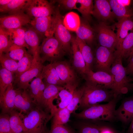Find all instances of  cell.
I'll use <instances>...</instances> for the list:
<instances>
[{
  "instance_id": "29",
  "label": "cell",
  "mask_w": 133,
  "mask_h": 133,
  "mask_svg": "<svg viewBox=\"0 0 133 133\" xmlns=\"http://www.w3.org/2000/svg\"><path fill=\"white\" fill-rule=\"evenodd\" d=\"M36 62L33 56L27 52L23 57L18 62L17 69L15 73V81L21 74L30 69Z\"/></svg>"
},
{
  "instance_id": "6",
  "label": "cell",
  "mask_w": 133,
  "mask_h": 133,
  "mask_svg": "<svg viewBox=\"0 0 133 133\" xmlns=\"http://www.w3.org/2000/svg\"><path fill=\"white\" fill-rule=\"evenodd\" d=\"M53 32L55 38L61 44L66 53L72 52L71 41L72 36L64 25L62 17L58 9L53 16Z\"/></svg>"
},
{
  "instance_id": "36",
  "label": "cell",
  "mask_w": 133,
  "mask_h": 133,
  "mask_svg": "<svg viewBox=\"0 0 133 133\" xmlns=\"http://www.w3.org/2000/svg\"><path fill=\"white\" fill-rule=\"evenodd\" d=\"M13 74L6 69L1 67L0 70V97L2 96L8 86L12 83Z\"/></svg>"
},
{
  "instance_id": "19",
  "label": "cell",
  "mask_w": 133,
  "mask_h": 133,
  "mask_svg": "<svg viewBox=\"0 0 133 133\" xmlns=\"http://www.w3.org/2000/svg\"><path fill=\"white\" fill-rule=\"evenodd\" d=\"M38 35V33L32 27L26 30L24 35L25 40L29 47L30 50L36 62L40 61V40Z\"/></svg>"
},
{
  "instance_id": "24",
  "label": "cell",
  "mask_w": 133,
  "mask_h": 133,
  "mask_svg": "<svg viewBox=\"0 0 133 133\" xmlns=\"http://www.w3.org/2000/svg\"><path fill=\"white\" fill-rule=\"evenodd\" d=\"M117 45L116 50L119 47L124 39L129 34V32L133 30V21L130 18L121 19L116 24Z\"/></svg>"
},
{
  "instance_id": "49",
  "label": "cell",
  "mask_w": 133,
  "mask_h": 133,
  "mask_svg": "<svg viewBox=\"0 0 133 133\" xmlns=\"http://www.w3.org/2000/svg\"><path fill=\"white\" fill-rule=\"evenodd\" d=\"M11 0H0V7L4 6L9 3L11 1Z\"/></svg>"
},
{
  "instance_id": "44",
  "label": "cell",
  "mask_w": 133,
  "mask_h": 133,
  "mask_svg": "<svg viewBox=\"0 0 133 133\" xmlns=\"http://www.w3.org/2000/svg\"><path fill=\"white\" fill-rule=\"evenodd\" d=\"M48 133H75L74 131L64 125L52 124L51 129Z\"/></svg>"
},
{
  "instance_id": "18",
  "label": "cell",
  "mask_w": 133,
  "mask_h": 133,
  "mask_svg": "<svg viewBox=\"0 0 133 133\" xmlns=\"http://www.w3.org/2000/svg\"><path fill=\"white\" fill-rule=\"evenodd\" d=\"M109 0H94L92 15L98 19L105 21L112 19L114 15Z\"/></svg>"
},
{
  "instance_id": "8",
  "label": "cell",
  "mask_w": 133,
  "mask_h": 133,
  "mask_svg": "<svg viewBox=\"0 0 133 133\" xmlns=\"http://www.w3.org/2000/svg\"><path fill=\"white\" fill-rule=\"evenodd\" d=\"M96 30L98 40L100 46L115 52L117 45L116 33L103 22L99 24L97 27Z\"/></svg>"
},
{
  "instance_id": "41",
  "label": "cell",
  "mask_w": 133,
  "mask_h": 133,
  "mask_svg": "<svg viewBox=\"0 0 133 133\" xmlns=\"http://www.w3.org/2000/svg\"><path fill=\"white\" fill-rule=\"evenodd\" d=\"M1 67L11 72L13 74L16 72L18 67V62L3 53L0 56Z\"/></svg>"
},
{
  "instance_id": "47",
  "label": "cell",
  "mask_w": 133,
  "mask_h": 133,
  "mask_svg": "<svg viewBox=\"0 0 133 133\" xmlns=\"http://www.w3.org/2000/svg\"><path fill=\"white\" fill-rule=\"evenodd\" d=\"M101 133H115L113 131L108 127L104 126Z\"/></svg>"
},
{
  "instance_id": "52",
  "label": "cell",
  "mask_w": 133,
  "mask_h": 133,
  "mask_svg": "<svg viewBox=\"0 0 133 133\" xmlns=\"http://www.w3.org/2000/svg\"><path fill=\"white\" fill-rule=\"evenodd\" d=\"M27 133V132H24V133Z\"/></svg>"
},
{
  "instance_id": "23",
  "label": "cell",
  "mask_w": 133,
  "mask_h": 133,
  "mask_svg": "<svg viewBox=\"0 0 133 133\" xmlns=\"http://www.w3.org/2000/svg\"><path fill=\"white\" fill-rule=\"evenodd\" d=\"M115 117L123 123L131 122L133 118V100L123 102L115 112Z\"/></svg>"
},
{
  "instance_id": "34",
  "label": "cell",
  "mask_w": 133,
  "mask_h": 133,
  "mask_svg": "<svg viewBox=\"0 0 133 133\" xmlns=\"http://www.w3.org/2000/svg\"><path fill=\"white\" fill-rule=\"evenodd\" d=\"M133 47V30L129 33L122 41L119 47L114 53L123 58H127Z\"/></svg>"
},
{
  "instance_id": "12",
  "label": "cell",
  "mask_w": 133,
  "mask_h": 133,
  "mask_svg": "<svg viewBox=\"0 0 133 133\" xmlns=\"http://www.w3.org/2000/svg\"><path fill=\"white\" fill-rule=\"evenodd\" d=\"M31 17L24 13L1 17L0 27L7 30L17 29L30 23Z\"/></svg>"
},
{
  "instance_id": "15",
  "label": "cell",
  "mask_w": 133,
  "mask_h": 133,
  "mask_svg": "<svg viewBox=\"0 0 133 133\" xmlns=\"http://www.w3.org/2000/svg\"><path fill=\"white\" fill-rule=\"evenodd\" d=\"M43 66L41 62H36L30 69L21 74L15 81L18 89L27 90L29 83L34 78L37 77L41 74Z\"/></svg>"
},
{
  "instance_id": "32",
  "label": "cell",
  "mask_w": 133,
  "mask_h": 133,
  "mask_svg": "<svg viewBox=\"0 0 133 133\" xmlns=\"http://www.w3.org/2000/svg\"><path fill=\"white\" fill-rule=\"evenodd\" d=\"M77 87L65 86V88L60 91L58 94L61 101L58 104V109L67 107L71 100L74 91Z\"/></svg>"
},
{
  "instance_id": "39",
  "label": "cell",
  "mask_w": 133,
  "mask_h": 133,
  "mask_svg": "<svg viewBox=\"0 0 133 133\" xmlns=\"http://www.w3.org/2000/svg\"><path fill=\"white\" fill-rule=\"evenodd\" d=\"M104 126H101L93 124L82 122L77 127L78 133H101Z\"/></svg>"
},
{
  "instance_id": "14",
  "label": "cell",
  "mask_w": 133,
  "mask_h": 133,
  "mask_svg": "<svg viewBox=\"0 0 133 133\" xmlns=\"http://www.w3.org/2000/svg\"><path fill=\"white\" fill-rule=\"evenodd\" d=\"M14 109L21 113L26 114L36 106L28 90L17 89L14 101Z\"/></svg>"
},
{
  "instance_id": "38",
  "label": "cell",
  "mask_w": 133,
  "mask_h": 133,
  "mask_svg": "<svg viewBox=\"0 0 133 133\" xmlns=\"http://www.w3.org/2000/svg\"><path fill=\"white\" fill-rule=\"evenodd\" d=\"M71 113L66 107L58 109L53 117V124L64 125L69 120Z\"/></svg>"
},
{
  "instance_id": "1",
  "label": "cell",
  "mask_w": 133,
  "mask_h": 133,
  "mask_svg": "<svg viewBox=\"0 0 133 133\" xmlns=\"http://www.w3.org/2000/svg\"><path fill=\"white\" fill-rule=\"evenodd\" d=\"M79 107L83 110L103 102H109L116 98L113 91L86 82Z\"/></svg>"
},
{
  "instance_id": "21",
  "label": "cell",
  "mask_w": 133,
  "mask_h": 133,
  "mask_svg": "<svg viewBox=\"0 0 133 133\" xmlns=\"http://www.w3.org/2000/svg\"><path fill=\"white\" fill-rule=\"evenodd\" d=\"M71 48L74 68L80 74L84 75L87 71L85 63L78 45L76 37L72 36Z\"/></svg>"
},
{
  "instance_id": "2",
  "label": "cell",
  "mask_w": 133,
  "mask_h": 133,
  "mask_svg": "<svg viewBox=\"0 0 133 133\" xmlns=\"http://www.w3.org/2000/svg\"><path fill=\"white\" fill-rule=\"evenodd\" d=\"M22 120L28 133H48L47 125L52 117L50 114L36 106L27 113L22 114Z\"/></svg>"
},
{
  "instance_id": "26",
  "label": "cell",
  "mask_w": 133,
  "mask_h": 133,
  "mask_svg": "<svg viewBox=\"0 0 133 133\" xmlns=\"http://www.w3.org/2000/svg\"><path fill=\"white\" fill-rule=\"evenodd\" d=\"M76 39L85 62L87 70H92L95 62V57L90 47L85 42L76 37Z\"/></svg>"
},
{
  "instance_id": "17",
  "label": "cell",
  "mask_w": 133,
  "mask_h": 133,
  "mask_svg": "<svg viewBox=\"0 0 133 133\" xmlns=\"http://www.w3.org/2000/svg\"><path fill=\"white\" fill-rule=\"evenodd\" d=\"M45 86L41 74L32 82L28 89L35 105L41 108Z\"/></svg>"
},
{
  "instance_id": "42",
  "label": "cell",
  "mask_w": 133,
  "mask_h": 133,
  "mask_svg": "<svg viewBox=\"0 0 133 133\" xmlns=\"http://www.w3.org/2000/svg\"><path fill=\"white\" fill-rule=\"evenodd\" d=\"M12 44L8 31L0 27V56Z\"/></svg>"
},
{
  "instance_id": "45",
  "label": "cell",
  "mask_w": 133,
  "mask_h": 133,
  "mask_svg": "<svg viewBox=\"0 0 133 133\" xmlns=\"http://www.w3.org/2000/svg\"><path fill=\"white\" fill-rule=\"evenodd\" d=\"M57 1L66 9H77V0H60Z\"/></svg>"
},
{
  "instance_id": "35",
  "label": "cell",
  "mask_w": 133,
  "mask_h": 133,
  "mask_svg": "<svg viewBox=\"0 0 133 133\" xmlns=\"http://www.w3.org/2000/svg\"><path fill=\"white\" fill-rule=\"evenodd\" d=\"M77 3L80 4L76 10L82 15L83 17L87 21L91 19L94 8L93 1L92 0H77Z\"/></svg>"
},
{
  "instance_id": "4",
  "label": "cell",
  "mask_w": 133,
  "mask_h": 133,
  "mask_svg": "<svg viewBox=\"0 0 133 133\" xmlns=\"http://www.w3.org/2000/svg\"><path fill=\"white\" fill-rule=\"evenodd\" d=\"M116 105V100L114 98L106 104L95 105L74 114L80 119L110 121L115 117Z\"/></svg>"
},
{
  "instance_id": "43",
  "label": "cell",
  "mask_w": 133,
  "mask_h": 133,
  "mask_svg": "<svg viewBox=\"0 0 133 133\" xmlns=\"http://www.w3.org/2000/svg\"><path fill=\"white\" fill-rule=\"evenodd\" d=\"M0 133H13L10 127L9 114L2 113L0 115Z\"/></svg>"
},
{
  "instance_id": "25",
  "label": "cell",
  "mask_w": 133,
  "mask_h": 133,
  "mask_svg": "<svg viewBox=\"0 0 133 133\" xmlns=\"http://www.w3.org/2000/svg\"><path fill=\"white\" fill-rule=\"evenodd\" d=\"M32 0H12L7 5L0 7V11L10 15L24 13L30 4Z\"/></svg>"
},
{
  "instance_id": "37",
  "label": "cell",
  "mask_w": 133,
  "mask_h": 133,
  "mask_svg": "<svg viewBox=\"0 0 133 133\" xmlns=\"http://www.w3.org/2000/svg\"><path fill=\"white\" fill-rule=\"evenodd\" d=\"M27 52L24 47L13 44L3 53L13 59L19 61Z\"/></svg>"
},
{
  "instance_id": "46",
  "label": "cell",
  "mask_w": 133,
  "mask_h": 133,
  "mask_svg": "<svg viewBox=\"0 0 133 133\" xmlns=\"http://www.w3.org/2000/svg\"><path fill=\"white\" fill-rule=\"evenodd\" d=\"M125 68L128 75H133V55L129 59L128 63Z\"/></svg>"
},
{
  "instance_id": "5",
  "label": "cell",
  "mask_w": 133,
  "mask_h": 133,
  "mask_svg": "<svg viewBox=\"0 0 133 133\" xmlns=\"http://www.w3.org/2000/svg\"><path fill=\"white\" fill-rule=\"evenodd\" d=\"M54 35L52 34L47 36L40 46V61L42 63L46 61L52 63L61 61L66 53Z\"/></svg>"
},
{
  "instance_id": "51",
  "label": "cell",
  "mask_w": 133,
  "mask_h": 133,
  "mask_svg": "<svg viewBox=\"0 0 133 133\" xmlns=\"http://www.w3.org/2000/svg\"><path fill=\"white\" fill-rule=\"evenodd\" d=\"M133 55V47L128 54L127 58H128L129 59Z\"/></svg>"
},
{
  "instance_id": "20",
  "label": "cell",
  "mask_w": 133,
  "mask_h": 133,
  "mask_svg": "<svg viewBox=\"0 0 133 133\" xmlns=\"http://www.w3.org/2000/svg\"><path fill=\"white\" fill-rule=\"evenodd\" d=\"M17 92L13 83L8 87L3 95L0 97V105L2 113L9 114L14 109V101Z\"/></svg>"
},
{
  "instance_id": "31",
  "label": "cell",
  "mask_w": 133,
  "mask_h": 133,
  "mask_svg": "<svg viewBox=\"0 0 133 133\" xmlns=\"http://www.w3.org/2000/svg\"><path fill=\"white\" fill-rule=\"evenodd\" d=\"M114 16L118 20L123 18H130L131 13L127 8L119 3L117 0H108Z\"/></svg>"
},
{
  "instance_id": "22",
  "label": "cell",
  "mask_w": 133,
  "mask_h": 133,
  "mask_svg": "<svg viewBox=\"0 0 133 133\" xmlns=\"http://www.w3.org/2000/svg\"><path fill=\"white\" fill-rule=\"evenodd\" d=\"M41 75L45 84H53L63 86H65L60 78L52 63L43 66Z\"/></svg>"
},
{
  "instance_id": "28",
  "label": "cell",
  "mask_w": 133,
  "mask_h": 133,
  "mask_svg": "<svg viewBox=\"0 0 133 133\" xmlns=\"http://www.w3.org/2000/svg\"><path fill=\"white\" fill-rule=\"evenodd\" d=\"M9 122L13 133L26 132L22 118V114L14 109L9 114Z\"/></svg>"
},
{
  "instance_id": "3",
  "label": "cell",
  "mask_w": 133,
  "mask_h": 133,
  "mask_svg": "<svg viewBox=\"0 0 133 133\" xmlns=\"http://www.w3.org/2000/svg\"><path fill=\"white\" fill-rule=\"evenodd\" d=\"M115 59L111 67L114 78L113 91L116 97L120 94L126 93L132 87V79L128 76L125 68L122 64V57L115 53Z\"/></svg>"
},
{
  "instance_id": "53",
  "label": "cell",
  "mask_w": 133,
  "mask_h": 133,
  "mask_svg": "<svg viewBox=\"0 0 133 133\" xmlns=\"http://www.w3.org/2000/svg\"></svg>"
},
{
  "instance_id": "27",
  "label": "cell",
  "mask_w": 133,
  "mask_h": 133,
  "mask_svg": "<svg viewBox=\"0 0 133 133\" xmlns=\"http://www.w3.org/2000/svg\"><path fill=\"white\" fill-rule=\"evenodd\" d=\"M75 32L76 36L88 45L93 42L94 38V31L86 20L81 21L80 25Z\"/></svg>"
},
{
  "instance_id": "9",
  "label": "cell",
  "mask_w": 133,
  "mask_h": 133,
  "mask_svg": "<svg viewBox=\"0 0 133 133\" xmlns=\"http://www.w3.org/2000/svg\"><path fill=\"white\" fill-rule=\"evenodd\" d=\"M43 97L41 108L50 115L52 117L58 108L53 103L54 100L58 96L63 86L53 84H45Z\"/></svg>"
},
{
  "instance_id": "48",
  "label": "cell",
  "mask_w": 133,
  "mask_h": 133,
  "mask_svg": "<svg viewBox=\"0 0 133 133\" xmlns=\"http://www.w3.org/2000/svg\"><path fill=\"white\" fill-rule=\"evenodd\" d=\"M120 3L125 6L127 7L130 4L131 0H117Z\"/></svg>"
},
{
  "instance_id": "30",
  "label": "cell",
  "mask_w": 133,
  "mask_h": 133,
  "mask_svg": "<svg viewBox=\"0 0 133 133\" xmlns=\"http://www.w3.org/2000/svg\"><path fill=\"white\" fill-rule=\"evenodd\" d=\"M7 30L9 33L10 40L12 44L26 47L30 50V48L26 43L25 40V29L21 27L16 29Z\"/></svg>"
},
{
  "instance_id": "33",
  "label": "cell",
  "mask_w": 133,
  "mask_h": 133,
  "mask_svg": "<svg viewBox=\"0 0 133 133\" xmlns=\"http://www.w3.org/2000/svg\"><path fill=\"white\" fill-rule=\"evenodd\" d=\"M81 21L79 15L71 12L67 13L63 21L64 25L69 31L76 32L79 27Z\"/></svg>"
},
{
  "instance_id": "40",
  "label": "cell",
  "mask_w": 133,
  "mask_h": 133,
  "mask_svg": "<svg viewBox=\"0 0 133 133\" xmlns=\"http://www.w3.org/2000/svg\"><path fill=\"white\" fill-rule=\"evenodd\" d=\"M83 87L77 88L75 90L71 100L67 108L71 113H74L79 108V103L82 97L83 91Z\"/></svg>"
},
{
  "instance_id": "10",
  "label": "cell",
  "mask_w": 133,
  "mask_h": 133,
  "mask_svg": "<svg viewBox=\"0 0 133 133\" xmlns=\"http://www.w3.org/2000/svg\"><path fill=\"white\" fill-rule=\"evenodd\" d=\"M52 64L65 86H77V76L74 69L68 62L61 60Z\"/></svg>"
},
{
  "instance_id": "13",
  "label": "cell",
  "mask_w": 133,
  "mask_h": 133,
  "mask_svg": "<svg viewBox=\"0 0 133 133\" xmlns=\"http://www.w3.org/2000/svg\"><path fill=\"white\" fill-rule=\"evenodd\" d=\"M30 17H43L51 16L54 13L52 5L45 0H32L26 10Z\"/></svg>"
},
{
  "instance_id": "16",
  "label": "cell",
  "mask_w": 133,
  "mask_h": 133,
  "mask_svg": "<svg viewBox=\"0 0 133 133\" xmlns=\"http://www.w3.org/2000/svg\"><path fill=\"white\" fill-rule=\"evenodd\" d=\"M53 20V16H51L35 17L31 20L30 24L39 34L46 37L54 34L52 31Z\"/></svg>"
},
{
  "instance_id": "50",
  "label": "cell",
  "mask_w": 133,
  "mask_h": 133,
  "mask_svg": "<svg viewBox=\"0 0 133 133\" xmlns=\"http://www.w3.org/2000/svg\"><path fill=\"white\" fill-rule=\"evenodd\" d=\"M131 122L128 130V133H133V118Z\"/></svg>"
},
{
  "instance_id": "7",
  "label": "cell",
  "mask_w": 133,
  "mask_h": 133,
  "mask_svg": "<svg viewBox=\"0 0 133 133\" xmlns=\"http://www.w3.org/2000/svg\"><path fill=\"white\" fill-rule=\"evenodd\" d=\"M114 52L101 46L97 48L94 62L97 71H103L111 74V67L115 59Z\"/></svg>"
},
{
  "instance_id": "11",
  "label": "cell",
  "mask_w": 133,
  "mask_h": 133,
  "mask_svg": "<svg viewBox=\"0 0 133 133\" xmlns=\"http://www.w3.org/2000/svg\"><path fill=\"white\" fill-rule=\"evenodd\" d=\"M83 76L86 82L113 91L114 78L112 74L102 71L94 72L89 70H87Z\"/></svg>"
}]
</instances>
